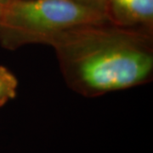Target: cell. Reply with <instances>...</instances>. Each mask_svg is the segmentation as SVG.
<instances>
[{"instance_id": "obj_1", "label": "cell", "mask_w": 153, "mask_h": 153, "mask_svg": "<svg viewBox=\"0 0 153 153\" xmlns=\"http://www.w3.org/2000/svg\"><path fill=\"white\" fill-rule=\"evenodd\" d=\"M60 71L86 97L136 87L153 75L152 31L108 22L66 29L51 39Z\"/></svg>"}, {"instance_id": "obj_2", "label": "cell", "mask_w": 153, "mask_h": 153, "mask_svg": "<svg viewBox=\"0 0 153 153\" xmlns=\"http://www.w3.org/2000/svg\"><path fill=\"white\" fill-rule=\"evenodd\" d=\"M105 22L103 12L75 0H10L0 10V44L9 50L49 45L66 29Z\"/></svg>"}, {"instance_id": "obj_3", "label": "cell", "mask_w": 153, "mask_h": 153, "mask_svg": "<svg viewBox=\"0 0 153 153\" xmlns=\"http://www.w3.org/2000/svg\"><path fill=\"white\" fill-rule=\"evenodd\" d=\"M104 13L115 26L152 31L153 0H106Z\"/></svg>"}, {"instance_id": "obj_4", "label": "cell", "mask_w": 153, "mask_h": 153, "mask_svg": "<svg viewBox=\"0 0 153 153\" xmlns=\"http://www.w3.org/2000/svg\"><path fill=\"white\" fill-rule=\"evenodd\" d=\"M18 81L8 68L0 66V107L16 95Z\"/></svg>"}, {"instance_id": "obj_5", "label": "cell", "mask_w": 153, "mask_h": 153, "mask_svg": "<svg viewBox=\"0 0 153 153\" xmlns=\"http://www.w3.org/2000/svg\"><path fill=\"white\" fill-rule=\"evenodd\" d=\"M75 1L82 4L88 6L90 8L98 10L103 13H104L105 5L106 3V0H75Z\"/></svg>"}, {"instance_id": "obj_6", "label": "cell", "mask_w": 153, "mask_h": 153, "mask_svg": "<svg viewBox=\"0 0 153 153\" xmlns=\"http://www.w3.org/2000/svg\"><path fill=\"white\" fill-rule=\"evenodd\" d=\"M10 0H0V6L2 7L3 5H4L6 3H8Z\"/></svg>"}, {"instance_id": "obj_7", "label": "cell", "mask_w": 153, "mask_h": 153, "mask_svg": "<svg viewBox=\"0 0 153 153\" xmlns=\"http://www.w3.org/2000/svg\"><path fill=\"white\" fill-rule=\"evenodd\" d=\"M0 10H1V6H0Z\"/></svg>"}]
</instances>
